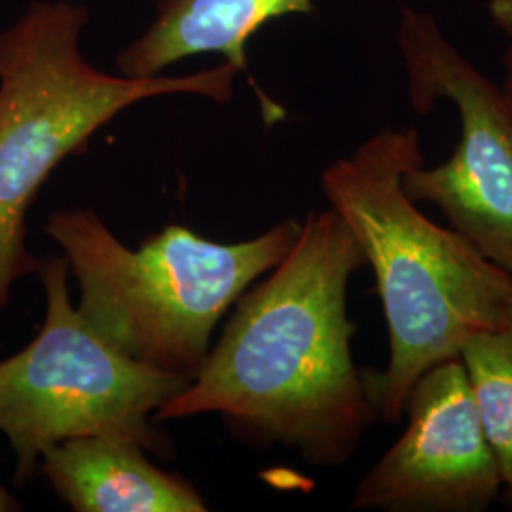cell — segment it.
<instances>
[{
    "label": "cell",
    "mask_w": 512,
    "mask_h": 512,
    "mask_svg": "<svg viewBox=\"0 0 512 512\" xmlns=\"http://www.w3.org/2000/svg\"><path fill=\"white\" fill-rule=\"evenodd\" d=\"M363 266L338 213H310L291 251L239 296L196 378L154 421L219 414L249 446H283L317 467L348 463L378 421L351 355L348 285Z\"/></svg>",
    "instance_id": "6da1fadb"
},
{
    "label": "cell",
    "mask_w": 512,
    "mask_h": 512,
    "mask_svg": "<svg viewBox=\"0 0 512 512\" xmlns=\"http://www.w3.org/2000/svg\"><path fill=\"white\" fill-rule=\"evenodd\" d=\"M420 164L418 131L385 128L321 173L330 209L376 275L389 357L361 376L376 420L387 423L403 418L425 370L458 359L478 332L512 327V275L454 228L427 219L406 194L404 175Z\"/></svg>",
    "instance_id": "7a4b0ae2"
},
{
    "label": "cell",
    "mask_w": 512,
    "mask_h": 512,
    "mask_svg": "<svg viewBox=\"0 0 512 512\" xmlns=\"http://www.w3.org/2000/svg\"><path fill=\"white\" fill-rule=\"evenodd\" d=\"M300 230L287 219L249 241L217 243L173 224L133 251L92 209H63L44 224L78 281L86 325L131 361L190 380L222 315L274 270Z\"/></svg>",
    "instance_id": "3957f363"
},
{
    "label": "cell",
    "mask_w": 512,
    "mask_h": 512,
    "mask_svg": "<svg viewBox=\"0 0 512 512\" xmlns=\"http://www.w3.org/2000/svg\"><path fill=\"white\" fill-rule=\"evenodd\" d=\"M82 6L38 0L0 33V319L19 279L37 274L27 211L61 160L86 152L95 131L131 105L160 95L226 103L238 65L186 76L129 78L93 69L78 50Z\"/></svg>",
    "instance_id": "277c9868"
},
{
    "label": "cell",
    "mask_w": 512,
    "mask_h": 512,
    "mask_svg": "<svg viewBox=\"0 0 512 512\" xmlns=\"http://www.w3.org/2000/svg\"><path fill=\"white\" fill-rule=\"evenodd\" d=\"M37 274L44 323L27 348L0 361V433L16 454L14 484L23 488L42 456L71 437H122L156 458H173L175 446L156 429L154 414L192 380L105 344L71 304L65 256L40 258Z\"/></svg>",
    "instance_id": "5b68a950"
},
{
    "label": "cell",
    "mask_w": 512,
    "mask_h": 512,
    "mask_svg": "<svg viewBox=\"0 0 512 512\" xmlns=\"http://www.w3.org/2000/svg\"><path fill=\"white\" fill-rule=\"evenodd\" d=\"M399 50L414 112L450 101L461 120L452 158L412 167L403 179L406 194L439 207L456 232L512 275L511 97L459 54L429 12L403 8Z\"/></svg>",
    "instance_id": "8992f818"
},
{
    "label": "cell",
    "mask_w": 512,
    "mask_h": 512,
    "mask_svg": "<svg viewBox=\"0 0 512 512\" xmlns=\"http://www.w3.org/2000/svg\"><path fill=\"white\" fill-rule=\"evenodd\" d=\"M403 435L357 484V511L484 512L501 495V476L482 431L461 359L414 382Z\"/></svg>",
    "instance_id": "52a82bcc"
},
{
    "label": "cell",
    "mask_w": 512,
    "mask_h": 512,
    "mask_svg": "<svg viewBox=\"0 0 512 512\" xmlns=\"http://www.w3.org/2000/svg\"><path fill=\"white\" fill-rule=\"evenodd\" d=\"M52 490L76 512H203L198 490L158 469L133 440L86 435L61 440L40 461Z\"/></svg>",
    "instance_id": "ba28073f"
},
{
    "label": "cell",
    "mask_w": 512,
    "mask_h": 512,
    "mask_svg": "<svg viewBox=\"0 0 512 512\" xmlns=\"http://www.w3.org/2000/svg\"><path fill=\"white\" fill-rule=\"evenodd\" d=\"M311 12V0H162L147 33L118 55V71L150 78L198 54H222L245 69V44L262 25Z\"/></svg>",
    "instance_id": "9c48e42d"
},
{
    "label": "cell",
    "mask_w": 512,
    "mask_h": 512,
    "mask_svg": "<svg viewBox=\"0 0 512 512\" xmlns=\"http://www.w3.org/2000/svg\"><path fill=\"white\" fill-rule=\"evenodd\" d=\"M459 359L497 463L501 494L512 507V327L471 336Z\"/></svg>",
    "instance_id": "30bf717a"
},
{
    "label": "cell",
    "mask_w": 512,
    "mask_h": 512,
    "mask_svg": "<svg viewBox=\"0 0 512 512\" xmlns=\"http://www.w3.org/2000/svg\"><path fill=\"white\" fill-rule=\"evenodd\" d=\"M488 10L495 25L512 37V0H490Z\"/></svg>",
    "instance_id": "8fae6325"
},
{
    "label": "cell",
    "mask_w": 512,
    "mask_h": 512,
    "mask_svg": "<svg viewBox=\"0 0 512 512\" xmlns=\"http://www.w3.org/2000/svg\"><path fill=\"white\" fill-rule=\"evenodd\" d=\"M21 511V503L0 484V512Z\"/></svg>",
    "instance_id": "7c38bea8"
},
{
    "label": "cell",
    "mask_w": 512,
    "mask_h": 512,
    "mask_svg": "<svg viewBox=\"0 0 512 512\" xmlns=\"http://www.w3.org/2000/svg\"><path fill=\"white\" fill-rule=\"evenodd\" d=\"M503 67H505V82H503L501 88L512 99V44L511 48L507 50V54H505V59H503Z\"/></svg>",
    "instance_id": "4fadbf2b"
}]
</instances>
